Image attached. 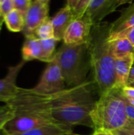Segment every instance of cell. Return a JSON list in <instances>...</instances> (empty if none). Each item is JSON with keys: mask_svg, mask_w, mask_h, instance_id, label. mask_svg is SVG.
<instances>
[{"mask_svg": "<svg viewBox=\"0 0 134 135\" xmlns=\"http://www.w3.org/2000/svg\"><path fill=\"white\" fill-rule=\"evenodd\" d=\"M39 1H50V0H39Z\"/></svg>", "mask_w": 134, "mask_h": 135, "instance_id": "8d00e7d4", "label": "cell"}, {"mask_svg": "<svg viewBox=\"0 0 134 135\" xmlns=\"http://www.w3.org/2000/svg\"><path fill=\"white\" fill-rule=\"evenodd\" d=\"M41 43L40 40L35 36L25 37V40L23 44L21 49L22 59L25 62L32 60H39L41 56Z\"/></svg>", "mask_w": 134, "mask_h": 135, "instance_id": "5bb4252c", "label": "cell"}, {"mask_svg": "<svg viewBox=\"0 0 134 135\" xmlns=\"http://www.w3.org/2000/svg\"><path fill=\"white\" fill-rule=\"evenodd\" d=\"M69 135H81V134H73V133H71V134H70Z\"/></svg>", "mask_w": 134, "mask_h": 135, "instance_id": "d590c367", "label": "cell"}, {"mask_svg": "<svg viewBox=\"0 0 134 135\" xmlns=\"http://www.w3.org/2000/svg\"><path fill=\"white\" fill-rule=\"evenodd\" d=\"M92 135H116L114 132L104 131H94Z\"/></svg>", "mask_w": 134, "mask_h": 135, "instance_id": "f1b7e54d", "label": "cell"}, {"mask_svg": "<svg viewBox=\"0 0 134 135\" xmlns=\"http://www.w3.org/2000/svg\"><path fill=\"white\" fill-rule=\"evenodd\" d=\"M108 42L110 51L115 59H119L134 54V46L126 37L115 39Z\"/></svg>", "mask_w": 134, "mask_h": 135, "instance_id": "2e32d148", "label": "cell"}, {"mask_svg": "<svg viewBox=\"0 0 134 135\" xmlns=\"http://www.w3.org/2000/svg\"><path fill=\"white\" fill-rule=\"evenodd\" d=\"M72 127L64 124H51L12 135H69L73 133Z\"/></svg>", "mask_w": 134, "mask_h": 135, "instance_id": "9a60e30c", "label": "cell"}, {"mask_svg": "<svg viewBox=\"0 0 134 135\" xmlns=\"http://www.w3.org/2000/svg\"><path fill=\"white\" fill-rule=\"evenodd\" d=\"M92 25L84 17L74 19L68 26L64 36V44L79 45L88 44Z\"/></svg>", "mask_w": 134, "mask_h": 135, "instance_id": "ba28073f", "label": "cell"}, {"mask_svg": "<svg viewBox=\"0 0 134 135\" xmlns=\"http://www.w3.org/2000/svg\"><path fill=\"white\" fill-rule=\"evenodd\" d=\"M116 135H117V134H116Z\"/></svg>", "mask_w": 134, "mask_h": 135, "instance_id": "f35d334b", "label": "cell"}, {"mask_svg": "<svg viewBox=\"0 0 134 135\" xmlns=\"http://www.w3.org/2000/svg\"><path fill=\"white\" fill-rule=\"evenodd\" d=\"M91 81H85L78 85L49 96L51 115L59 123L70 127L81 125L93 128L91 112L96 101L92 91Z\"/></svg>", "mask_w": 134, "mask_h": 135, "instance_id": "6da1fadb", "label": "cell"}, {"mask_svg": "<svg viewBox=\"0 0 134 135\" xmlns=\"http://www.w3.org/2000/svg\"><path fill=\"white\" fill-rule=\"evenodd\" d=\"M123 97H124V100L126 102V115L128 117V119L130 122L134 123V106L126 100L124 95H123Z\"/></svg>", "mask_w": 134, "mask_h": 135, "instance_id": "484cf974", "label": "cell"}, {"mask_svg": "<svg viewBox=\"0 0 134 135\" xmlns=\"http://www.w3.org/2000/svg\"><path fill=\"white\" fill-rule=\"evenodd\" d=\"M118 6V0H92L82 17L88 21L92 25L100 24Z\"/></svg>", "mask_w": 134, "mask_h": 135, "instance_id": "30bf717a", "label": "cell"}, {"mask_svg": "<svg viewBox=\"0 0 134 135\" xmlns=\"http://www.w3.org/2000/svg\"><path fill=\"white\" fill-rule=\"evenodd\" d=\"M132 80H134V62L133 66H132V69H131V71H130V78H129V81H132Z\"/></svg>", "mask_w": 134, "mask_h": 135, "instance_id": "f546056e", "label": "cell"}, {"mask_svg": "<svg viewBox=\"0 0 134 135\" xmlns=\"http://www.w3.org/2000/svg\"><path fill=\"white\" fill-rule=\"evenodd\" d=\"M33 36L39 40H46L54 38V28L51 23V18H47L41 25H39L34 31Z\"/></svg>", "mask_w": 134, "mask_h": 135, "instance_id": "d6986e66", "label": "cell"}, {"mask_svg": "<svg viewBox=\"0 0 134 135\" xmlns=\"http://www.w3.org/2000/svg\"><path fill=\"white\" fill-rule=\"evenodd\" d=\"M59 124L54 119L45 117L37 114L32 113H21L15 114V115L9 120L3 129L8 135L17 134L30 131L34 128L51 125Z\"/></svg>", "mask_w": 134, "mask_h": 135, "instance_id": "8992f818", "label": "cell"}, {"mask_svg": "<svg viewBox=\"0 0 134 135\" xmlns=\"http://www.w3.org/2000/svg\"><path fill=\"white\" fill-rule=\"evenodd\" d=\"M131 123H133V122H131Z\"/></svg>", "mask_w": 134, "mask_h": 135, "instance_id": "74e56055", "label": "cell"}, {"mask_svg": "<svg viewBox=\"0 0 134 135\" xmlns=\"http://www.w3.org/2000/svg\"><path fill=\"white\" fill-rule=\"evenodd\" d=\"M15 115L14 111L7 104L0 106V130L3 128L6 123Z\"/></svg>", "mask_w": 134, "mask_h": 135, "instance_id": "ffe728a7", "label": "cell"}, {"mask_svg": "<svg viewBox=\"0 0 134 135\" xmlns=\"http://www.w3.org/2000/svg\"><path fill=\"white\" fill-rule=\"evenodd\" d=\"M122 93H123V95L125 97L134 99V88L126 85V86H125L124 88L122 89Z\"/></svg>", "mask_w": 134, "mask_h": 135, "instance_id": "4316f807", "label": "cell"}, {"mask_svg": "<svg viewBox=\"0 0 134 135\" xmlns=\"http://www.w3.org/2000/svg\"><path fill=\"white\" fill-rule=\"evenodd\" d=\"M94 131L115 132L129 122L122 89H113L100 95L91 112Z\"/></svg>", "mask_w": 134, "mask_h": 135, "instance_id": "3957f363", "label": "cell"}, {"mask_svg": "<svg viewBox=\"0 0 134 135\" xmlns=\"http://www.w3.org/2000/svg\"><path fill=\"white\" fill-rule=\"evenodd\" d=\"M134 26V3L124 9L120 17L111 24V33L109 37L115 36L123 31Z\"/></svg>", "mask_w": 134, "mask_h": 135, "instance_id": "4fadbf2b", "label": "cell"}, {"mask_svg": "<svg viewBox=\"0 0 134 135\" xmlns=\"http://www.w3.org/2000/svg\"><path fill=\"white\" fill-rule=\"evenodd\" d=\"M132 1H133V0H118V6H121V5L128 3V2H131Z\"/></svg>", "mask_w": 134, "mask_h": 135, "instance_id": "4dcf8cb0", "label": "cell"}, {"mask_svg": "<svg viewBox=\"0 0 134 135\" xmlns=\"http://www.w3.org/2000/svg\"><path fill=\"white\" fill-rule=\"evenodd\" d=\"M3 22H4V17L0 13V31L2 29V26L3 25Z\"/></svg>", "mask_w": 134, "mask_h": 135, "instance_id": "1f68e13d", "label": "cell"}, {"mask_svg": "<svg viewBox=\"0 0 134 135\" xmlns=\"http://www.w3.org/2000/svg\"><path fill=\"white\" fill-rule=\"evenodd\" d=\"M80 1L81 0H66V6H68L73 11Z\"/></svg>", "mask_w": 134, "mask_h": 135, "instance_id": "83f0119b", "label": "cell"}, {"mask_svg": "<svg viewBox=\"0 0 134 135\" xmlns=\"http://www.w3.org/2000/svg\"><path fill=\"white\" fill-rule=\"evenodd\" d=\"M25 62L22 59L17 64L9 66L6 75L0 79V102L7 104L17 94L19 87L17 85V78Z\"/></svg>", "mask_w": 134, "mask_h": 135, "instance_id": "9c48e42d", "label": "cell"}, {"mask_svg": "<svg viewBox=\"0 0 134 135\" xmlns=\"http://www.w3.org/2000/svg\"><path fill=\"white\" fill-rule=\"evenodd\" d=\"M32 1V0H13L14 9L19 10L25 16Z\"/></svg>", "mask_w": 134, "mask_h": 135, "instance_id": "7402d4cb", "label": "cell"}, {"mask_svg": "<svg viewBox=\"0 0 134 135\" xmlns=\"http://www.w3.org/2000/svg\"><path fill=\"white\" fill-rule=\"evenodd\" d=\"M117 135H134V123L128 122V123L122 129L114 132Z\"/></svg>", "mask_w": 134, "mask_h": 135, "instance_id": "d4e9b609", "label": "cell"}, {"mask_svg": "<svg viewBox=\"0 0 134 135\" xmlns=\"http://www.w3.org/2000/svg\"><path fill=\"white\" fill-rule=\"evenodd\" d=\"M123 37H126L127 38L131 43L134 46V26L126 30V31H123L121 33L115 36H112V37H109L108 38V41H111V40H114L115 39H118V38H123Z\"/></svg>", "mask_w": 134, "mask_h": 135, "instance_id": "603a6c76", "label": "cell"}, {"mask_svg": "<svg viewBox=\"0 0 134 135\" xmlns=\"http://www.w3.org/2000/svg\"><path fill=\"white\" fill-rule=\"evenodd\" d=\"M134 62V54L127 56L115 59V87L122 89L127 85L132 66Z\"/></svg>", "mask_w": 134, "mask_h": 135, "instance_id": "7c38bea8", "label": "cell"}, {"mask_svg": "<svg viewBox=\"0 0 134 135\" xmlns=\"http://www.w3.org/2000/svg\"><path fill=\"white\" fill-rule=\"evenodd\" d=\"M110 33L111 24L101 22L94 25L88 43L89 62L92 69L94 81L101 95L115 87V59L110 51L108 42Z\"/></svg>", "mask_w": 134, "mask_h": 135, "instance_id": "7a4b0ae2", "label": "cell"}, {"mask_svg": "<svg viewBox=\"0 0 134 135\" xmlns=\"http://www.w3.org/2000/svg\"><path fill=\"white\" fill-rule=\"evenodd\" d=\"M58 40L55 38L46 39V40H40L41 43V56L40 61L49 62H51L54 55V50L57 44Z\"/></svg>", "mask_w": 134, "mask_h": 135, "instance_id": "ac0fdd59", "label": "cell"}, {"mask_svg": "<svg viewBox=\"0 0 134 135\" xmlns=\"http://www.w3.org/2000/svg\"><path fill=\"white\" fill-rule=\"evenodd\" d=\"M49 1H32L25 14L24 27L22 31L25 37L33 36L36 28L49 18Z\"/></svg>", "mask_w": 134, "mask_h": 135, "instance_id": "52a82bcc", "label": "cell"}, {"mask_svg": "<svg viewBox=\"0 0 134 135\" xmlns=\"http://www.w3.org/2000/svg\"><path fill=\"white\" fill-rule=\"evenodd\" d=\"M51 20L54 28V37L59 41L63 40L68 26L74 20L73 12L68 6H66L59 9Z\"/></svg>", "mask_w": 134, "mask_h": 135, "instance_id": "8fae6325", "label": "cell"}, {"mask_svg": "<svg viewBox=\"0 0 134 135\" xmlns=\"http://www.w3.org/2000/svg\"><path fill=\"white\" fill-rule=\"evenodd\" d=\"M125 97V96H124ZM125 98H126V100L129 102V103H130L132 105H133L134 106V99L133 98H129V97H125Z\"/></svg>", "mask_w": 134, "mask_h": 135, "instance_id": "d6a6232c", "label": "cell"}, {"mask_svg": "<svg viewBox=\"0 0 134 135\" xmlns=\"http://www.w3.org/2000/svg\"><path fill=\"white\" fill-rule=\"evenodd\" d=\"M61 68L57 60L53 59L48 62L37 85L32 89L39 94L53 95L66 89Z\"/></svg>", "mask_w": 134, "mask_h": 135, "instance_id": "5b68a950", "label": "cell"}, {"mask_svg": "<svg viewBox=\"0 0 134 135\" xmlns=\"http://www.w3.org/2000/svg\"><path fill=\"white\" fill-rule=\"evenodd\" d=\"M127 86H130V87L134 88V80H132V81H129V82L127 83Z\"/></svg>", "mask_w": 134, "mask_h": 135, "instance_id": "836d02e7", "label": "cell"}, {"mask_svg": "<svg viewBox=\"0 0 134 135\" xmlns=\"http://www.w3.org/2000/svg\"><path fill=\"white\" fill-rule=\"evenodd\" d=\"M13 9H14L13 0H0V13L3 17Z\"/></svg>", "mask_w": 134, "mask_h": 135, "instance_id": "cb8c5ba5", "label": "cell"}, {"mask_svg": "<svg viewBox=\"0 0 134 135\" xmlns=\"http://www.w3.org/2000/svg\"><path fill=\"white\" fill-rule=\"evenodd\" d=\"M24 19L25 16L19 10L14 9L4 17V22L10 32H20L24 29Z\"/></svg>", "mask_w": 134, "mask_h": 135, "instance_id": "e0dca14e", "label": "cell"}, {"mask_svg": "<svg viewBox=\"0 0 134 135\" xmlns=\"http://www.w3.org/2000/svg\"><path fill=\"white\" fill-rule=\"evenodd\" d=\"M0 135H8V134H7V133L6 132V131H5L3 128H2V129L0 130Z\"/></svg>", "mask_w": 134, "mask_h": 135, "instance_id": "e575fe53", "label": "cell"}, {"mask_svg": "<svg viewBox=\"0 0 134 135\" xmlns=\"http://www.w3.org/2000/svg\"><path fill=\"white\" fill-rule=\"evenodd\" d=\"M92 0H81L76 8L73 9V15H74V19H78L81 18L84 16L88 6L91 3Z\"/></svg>", "mask_w": 134, "mask_h": 135, "instance_id": "44dd1931", "label": "cell"}, {"mask_svg": "<svg viewBox=\"0 0 134 135\" xmlns=\"http://www.w3.org/2000/svg\"><path fill=\"white\" fill-rule=\"evenodd\" d=\"M88 54V44L69 45L63 44L55 52L54 58L57 60L69 87L78 85L85 81L86 67L85 59Z\"/></svg>", "mask_w": 134, "mask_h": 135, "instance_id": "277c9868", "label": "cell"}]
</instances>
